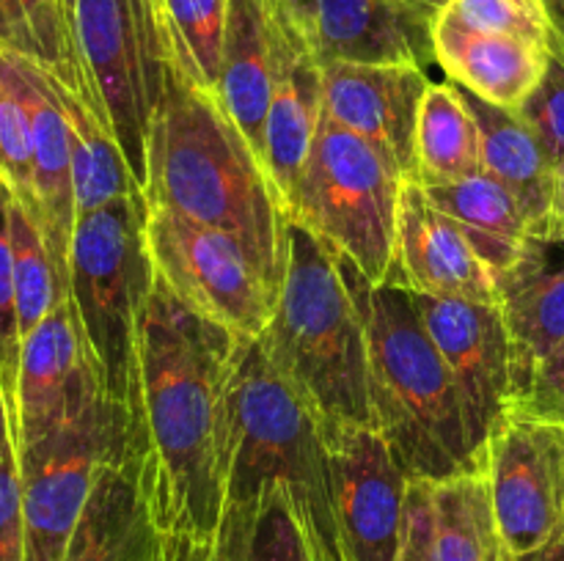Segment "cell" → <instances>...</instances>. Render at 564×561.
Listing matches in <instances>:
<instances>
[{
  "label": "cell",
  "mask_w": 564,
  "mask_h": 561,
  "mask_svg": "<svg viewBox=\"0 0 564 561\" xmlns=\"http://www.w3.org/2000/svg\"><path fill=\"white\" fill-rule=\"evenodd\" d=\"M64 6L94 113L116 138L143 190L149 130L171 69L160 0H64Z\"/></svg>",
  "instance_id": "52a82bcc"
},
{
  "label": "cell",
  "mask_w": 564,
  "mask_h": 561,
  "mask_svg": "<svg viewBox=\"0 0 564 561\" xmlns=\"http://www.w3.org/2000/svg\"><path fill=\"white\" fill-rule=\"evenodd\" d=\"M413 3H419V6H422V9L433 11V14H435V11H438L441 6H444V0H413Z\"/></svg>",
  "instance_id": "ee69618b"
},
{
  "label": "cell",
  "mask_w": 564,
  "mask_h": 561,
  "mask_svg": "<svg viewBox=\"0 0 564 561\" xmlns=\"http://www.w3.org/2000/svg\"><path fill=\"white\" fill-rule=\"evenodd\" d=\"M147 196L80 215L69 248V302L105 396L127 410L141 314L154 286Z\"/></svg>",
  "instance_id": "5b68a950"
},
{
  "label": "cell",
  "mask_w": 564,
  "mask_h": 561,
  "mask_svg": "<svg viewBox=\"0 0 564 561\" xmlns=\"http://www.w3.org/2000/svg\"><path fill=\"white\" fill-rule=\"evenodd\" d=\"M430 487V561H501L499 528L482 465Z\"/></svg>",
  "instance_id": "484cf974"
},
{
  "label": "cell",
  "mask_w": 564,
  "mask_h": 561,
  "mask_svg": "<svg viewBox=\"0 0 564 561\" xmlns=\"http://www.w3.org/2000/svg\"><path fill=\"white\" fill-rule=\"evenodd\" d=\"M430 77L408 64H323V119L383 152L405 179Z\"/></svg>",
  "instance_id": "5bb4252c"
},
{
  "label": "cell",
  "mask_w": 564,
  "mask_h": 561,
  "mask_svg": "<svg viewBox=\"0 0 564 561\" xmlns=\"http://www.w3.org/2000/svg\"><path fill=\"white\" fill-rule=\"evenodd\" d=\"M130 446V413L108 396L17 454L25 561H61L99 471Z\"/></svg>",
  "instance_id": "ba28073f"
},
{
  "label": "cell",
  "mask_w": 564,
  "mask_h": 561,
  "mask_svg": "<svg viewBox=\"0 0 564 561\" xmlns=\"http://www.w3.org/2000/svg\"><path fill=\"white\" fill-rule=\"evenodd\" d=\"M231 0H160L169 64L193 88L215 97Z\"/></svg>",
  "instance_id": "f1b7e54d"
},
{
  "label": "cell",
  "mask_w": 564,
  "mask_h": 561,
  "mask_svg": "<svg viewBox=\"0 0 564 561\" xmlns=\"http://www.w3.org/2000/svg\"><path fill=\"white\" fill-rule=\"evenodd\" d=\"M496 284L512 341L518 399L538 363L564 341V270L554 242L529 240L523 256L496 275Z\"/></svg>",
  "instance_id": "44dd1931"
},
{
  "label": "cell",
  "mask_w": 564,
  "mask_h": 561,
  "mask_svg": "<svg viewBox=\"0 0 564 561\" xmlns=\"http://www.w3.org/2000/svg\"><path fill=\"white\" fill-rule=\"evenodd\" d=\"M372 424L402 471L419 482H444L474 471L463 402L444 355L430 339L405 286H369L364 297Z\"/></svg>",
  "instance_id": "277c9868"
},
{
  "label": "cell",
  "mask_w": 564,
  "mask_h": 561,
  "mask_svg": "<svg viewBox=\"0 0 564 561\" xmlns=\"http://www.w3.org/2000/svg\"><path fill=\"white\" fill-rule=\"evenodd\" d=\"M160 537L130 446L99 471L61 561H154Z\"/></svg>",
  "instance_id": "ffe728a7"
},
{
  "label": "cell",
  "mask_w": 564,
  "mask_h": 561,
  "mask_svg": "<svg viewBox=\"0 0 564 561\" xmlns=\"http://www.w3.org/2000/svg\"><path fill=\"white\" fill-rule=\"evenodd\" d=\"M369 286L356 267L292 220L284 284L257 341L323 424L375 427L364 317Z\"/></svg>",
  "instance_id": "3957f363"
},
{
  "label": "cell",
  "mask_w": 564,
  "mask_h": 561,
  "mask_svg": "<svg viewBox=\"0 0 564 561\" xmlns=\"http://www.w3.org/2000/svg\"><path fill=\"white\" fill-rule=\"evenodd\" d=\"M554 245H556V256H560V264L564 270V234L560 237V240H554Z\"/></svg>",
  "instance_id": "f6af8a7d"
},
{
  "label": "cell",
  "mask_w": 564,
  "mask_h": 561,
  "mask_svg": "<svg viewBox=\"0 0 564 561\" xmlns=\"http://www.w3.org/2000/svg\"><path fill=\"white\" fill-rule=\"evenodd\" d=\"M61 110L69 127L72 182H75L77 218L130 196H143L121 154L119 143L94 116V110L55 77Z\"/></svg>",
  "instance_id": "4316f807"
},
{
  "label": "cell",
  "mask_w": 564,
  "mask_h": 561,
  "mask_svg": "<svg viewBox=\"0 0 564 561\" xmlns=\"http://www.w3.org/2000/svg\"><path fill=\"white\" fill-rule=\"evenodd\" d=\"M411 297L455 377L468 438L479 454L516 399L512 341L501 306L416 292H411Z\"/></svg>",
  "instance_id": "7c38bea8"
},
{
  "label": "cell",
  "mask_w": 564,
  "mask_h": 561,
  "mask_svg": "<svg viewBox=\"0 0 564 561\" xmlns=\"http://www.w3.org/2000/svg\"><path fill=\"white\" fill-rule=\"evenodd\" d=\"M279 66V31L259 0H231L215 99L264 163V124Z\"/></svg>",
  "instance_id": "603a6c76"
},
{
  "label": "cell",
  "mask_w": 564,
  "mask_h": 561,
  "mask_svg": "<svg viewBox=\"0 0 564 561\" xmlns=\"http://www.w3.org/2000/svg\"><path fill=\"white\" fill-rule=\"evenodd\" d=\"M248 341L187 308L154 273L132 361L130 451L160 542L182 561H213Z\"/></svg>",
  "instance_id": "6da1fadb"
},
{
  "label": "cell",
  "mask_w": 564,
  "mask_h": 561,
  "mask_svg": "<svg viewBox=\"0 0 564 561\" xmlns=\"http://www.w3.org/2000/svg\"><path fill=\"white\" fill-rule=\"evenodd\" d=\"M105 396L69 297L22 341L17 374V454Z\"/></svg>",
  "instance_id": "4fadbf2b"
},
{
  "label": "cell",
  "mask_w": 564,
  "mask_h": 561,
  "mask_svg": "<svg viewBox=\"0 0 564 561\" xmlns=\"http://www.w3.org/2000/svg\"><path fill=\"white\" fill-rule=\"evenodd\" d=\"M0 179L11 198L36 218L33 196V130L20 86L14 50L0 44Z\"/></svg>",
  "instance_id": "4dcf8cb0"
},
{
  "label": "cell",
  "mask_w": 564,
  "mask_h": 561,
  "mask_svg": "<svg viewBox=\"0 0 564 561\" xmlns=\"http://www.w3.org/2000/svg\"><path fill=\"white\" fill-rule=\"evenodd\" d=\"M523 121L534 130V135L543 143L545 154H549L551 165L556 168L560 185L564 179V58L551 50L549 72H545L543 82L538 91L527 99L521 108Z\"/></svg>",
  "instance_id": "836d02e7"
},
{
  "label": "cell",
  "mask_w": 564,
  "mask_h": 561,
  "mask_svg": "<svg viewBox=\"0 0 564 561\" xmlns=\"http://www.w3.org/2000/svg\"><path fill=\"white\" fill-rule=\"evenodd\" d=\"M433 11L413 0H317L319 64H435Z\"/></svg>",
  "instance_id": "2e32d148"
},
{
  "label": "cell",
  "mask_w": 564,
  "mask_h": 561,
  "mask_svg": "<svg viewBox=\"0 0 564 561\" xmlns=\"http://www.w3.org/2000/svg\"><path fill=\"white\" fill-rule=\"evenodd\" d=\"M560 190H562V215H564V179H562V185H560Z\"/></svg>",
  "instance_id": "bcb514c9"
},
{
  "label": "cell",
  "mask_w": 564,
  "mask_h": 561,
  "mask_svg": "<svg viewBox=\"0 0 564 561\" xmlns=\"http://www.w3.org/2000/svg\"><path fill=\"white\" fill-rule=\"evenodd\" d=\"M477 457L505 553L543 548L564 520V424L507 413Z\"/></svg>",
  "instance_id": "30bf717a"
},
{
  "label": "cell",
  "mask_w": 564,
  "mask_h": 561,
  "mask_svg": "<svg viewBox=\"0 0 564 561\" xmlns=\"http://www.w3.org/2000/svg\"><path fill=\"white\" fill-rule=\"evenodd\" d=\"M482 170V132L466 94L452 80L430 82L416 124L411 182L441 185Z\"/></svg>",
  "instance_id": "d4e9b609"
},
{
  "label": "cell",
  "mask_w": 564,
  "mask_h": 561,
  "mask_svg": "<svg viewBox=\"0 0 564 561\" xmlns=\"http://www.w3.org/2000/svg\"><path fill=\"white\" fill-rule=\"evenodd\" d=\"M147 240L154 273L187 308L242 339L264 333L279 295L240 242L152 204Z\"/></svg>",
  "instance_id": "9c48e42d"
},
{
  "label": "cell",
  "mask_w": 564,
  "mask_h": 561,
  "mask_svg": "<svg viewBox=\"0 0 564 561\" xmlns=\"http://www.w3.org/2000/svg\"><path fill=\"white\" fill-rule=\"evenodd\" d=\"M20 86L25 94L33 130V196L36 223L61 278H69V248L75 234V182H72L69 127L61 110L55 75L14 50ZM69 289V284H66Z\"/></svg>",
  "instance_id": "e0dca14e"
},
{
  "label": "cell",
  "mask_w": 564,
  "mask_h": 561,
  "mask_svg": "<svg viewBox=\"0 0 564 561\" xmlns=\"http://www.w3.org/2000/svg\"><path fill=\"white\" fill-rule=\"evenodd\" d=\"M501 561H505V559H501Z\"/></svg>",
  "instance_id": "7dc6e473"
},
{
  "label": "cell",
  "mask_w": 564,
  "mask_h": 561,
  "mask_svg": "<svg viewBox=\"0 0 564 561\" xmlns=\"http://www.w3.org/2000/svg\"><path fill=\"white\" fill-rule=\"evenodd\" d=\"M505 561H564V520L562 526L556 528L554 537H551L543 548H538L529 556H521V559H510V556L505 553Z\"/></svg>",
  "instance_id": "f35d334b"
},
{
  "label": "cell",
  "mask_w": 564,
  "mask_h": 561,
  "mask_svg": "<svg viewBox=\"0 0 564 561\" xmlns=\"http://www.w3.org/2000/svg\"><path fill=\"white\" fill-rule=\"evenodd\" d=\"M306 548H308V559L312 561H356L345 539H339V542L334 544H306Z\"/></svg>",
  "instance_id": "60d3db41"
},
{
  "label": "cell",
  "mask_w": 564,
  "mask_h": 561,
  "mask_svg": "<svg viewBox=\"0 0 564 561\" xmlns=\"http://www.w3.org/2000/svg\"><path fill=\"white\" fill-rule=\"evenodd\" d=\"M424 196L449 215L485 264L501 275L527 251L532 229L521 204L490 174L441 185H419Z\"/></svg>",
  "instance_id": "cb8c5ba5"
},
{
  "label": "cell",
  "mask_w": 564,
  "mask_h": 561,
  "mask_svg": "<svg viewBox=\"0 0 564 561\" xmlns=\"http://www.w3.org/2000/svg\"><path fill=\"white\" fill-rule=\"evenodd\" d=\"M14 446V432H11V418L9 410H6L3 394H0V457Z\"/></svg>",
  "instance_id": "b9f144b4"
},
{
  "label": "cell",
  "mask_w": 564,
  "mask_h": 561,
  "mask_svg": "<svg viewBox=\"0 0 564 561\" xmlns=\"http://www.w3.org/2000/svg\"><path fill=\"white\" fill-rule=\"evenodd\" d=\"M463 94L482 132L485 174L494 176L516 196L529 220L532 240H560L564 234L560 176L540 138L518 113L494 108L468 91Z\"/></svg>",
  "instance_id": "d6986e66"
},
{
  "label": "cell",
  "mask_w": 564,
  "mask_h": 561,
  "mask_svg": "<svg viewBox=\"0 0 564 561\" xmlns=\"http://www.w3.org/2000/svg\"><path fill=\"white\" fill-rule=\"evenodd\" d=\"M400 561H430V487L411 479L405 512V539Z\"/></svg>",
  "instance_id": "8d00e7d4"
},
{
  "label": "cell",
  "mask_w": 564,
  "mask_h": 561,
  "mask_svg": "<svg viewBox=\"0 0 564 561\" xmlns=\"http://www.w3.org/2000/svg\"><path fill=\"white\" fill-rule=\"evenodd\" d=\"M0 561H25V517L17 449L0 457Z\"/></svg>",
  "instance_id": "d590c367"
},
{
  "label": "cell",
  "mask_w": 564,
  "mask_h": 561,
  "mask_svg": "<svg viewBox=\"0 0 564 561\" xmlns=\"http://www.w3.org/2000/svg\"><path fill=\"white\" fill-rule=\"evenodd\" d=\"M154 561H182V559L174 553V550H169L165 544H160V553H158V559H154Z\"/></svg>",
  "instance_id": "7bdbcfd3"
},
{
  "label": "cell",
  "mask_w": 564,
  "mask_h": 561,
  "mask_svg": "<svg viewBox=\"0 0 564 561\" xmlns=\"http://www.w3.org/2000/svg\"><path fill=\"white\" fill-rule=\"evenodd\" d=\"M551 22V50L564 58V0H543Z\"/></svg>",
  "instance_id": "ab89813d"
},
{
  "label": "cell",
  "mask_w": 564,
  "mask_h": 561,
  "mask_svg": "<svg viewBox=\"0 0 564 561\" xmlns=\"http://www.w3.org/2000/svg\"><path fill=\"white\" fill-rule=\"evenodd\" d=\"M394 284L416 295L499 302L494 270L479 258L460 226L411 179L402 185Z\"/></svg>",
  "instance_id": "9a60e30c"
},
{
  "label": "cell",
  "mask_w": 564,
  "mask_h": 561,
  "mask_svg": "<svg viewBox=\"0 0 564 561\" xmlns=\"http://www.w3.org/2000/svg\"><path fill=\"white\" fill-rule=\"evenodd\" d=\"M9 234L11 262H14L17 311H20V330L22 341H25V336L42 319H47L55 306H61L69 297V289H66L64 278H61L53 256H50L36 218L14 198H11L9 212Z\"/></svg>",
  "instance_id": "f546056e"
},
{
  "label": "cell",
  "mask_w": 564,
  "mask_h": 561,
  "mask_svg": "<svg viewBox=\"0 0 564 561\" xmlns=\"http://www.w3.org/2000/svg\"><path fill=\"white\" fill-rule=\"evenodd\" d=\"M435 64L455 86L507 113H521L549 72L551 47L433 20Z\"/></svg>",
  "instance_id": "ac0fdd59"
},
{
  "label": "cell",
  "mask_w": 564,
  "mask_h": 561,
  "mask_svg": "<svg viewBox=\"0 0 564 561\" xmlns=\"http://www.w3.org/2000/svg\"><path fill=\"white\" fill-rule=\"evenodd\" d=\"M11 193L0 179V394L11 418V432L17 443V374H20L22 330L20 311H17L14 262H11V234H9ZM17 449V446H14Z\"/></svg>",
  "instance_id": "d6a6232c"
},
{
  "label": "cell",
  "mask_w": 564,
  "mask_h": 561,
  "mask_svg": "<svg viewBox=\"0 0 564 561\" xmlns=\"http://www.w3.org/2000/svg\"><path fill=\"white\" fill-rule=\"evenodd\" d=\"M284 36L297 38L317 55V0H259Z\"/></svg>",
  "instance_id": "74e56055"
},
{
  "label": "cell",
  "mask_w": 564,
  "mask_h": 561,
  "mask_svg": "<svg viewBox=\"0 0 564 561\" xmlns=\"http://www.w3.org/2000/svg\"><path fill=\"white\" fill-rule=\"evenodd\" d=\"M402 170L383 152L323 119L290 201V220L372 286L394 284Z\"/></svg>",
  "instance_id": "8992f818"
},
{
  "label": "cell",
  "mask_w": 564,
  "mask_h": 561,
  "mask_svg": "<svg viewBox=\"0 0 564 561\" xmlns=\"http://www.w3.org/2000/svg\"><path fill=\"white\" fill-rule=\"evenodd\" d=\"M336 517L356 561H400L411 476L375 427L323 424Z\"/></svg>",
  "instance_id": "8fae6325"
},
{
  "label": "cell",
  "mask_w": 564,
  "mask_h": 561,
  "mask_svg": "<svg viewBox=\"0 0 564 561\" xmlns=\"http://www.w3.org/2000/svg\"><path fill=\"white\" fill-rule=\"evenodd\" d=\"M279 31V28H275ZM323 124V64L312 47L279 31V66L264 124V168L290 215L301 170Z\"/></svg>",
  "instance_id": "7402d4cb"
},
{
  "label": "cell",
  "mask_w": 564,
  "mask_h": 561,
  "mask_svg": "<svg viewBox=\"0 0 564 561\" xmlns=\"http://www.w3.org/2000/svg\"><path fill=\"white\" fill-rule=\"evenodd\" d=\"M435 20L477 33H501L551 47V22L543 0H444Z\"/></svg>",
  "instance_id": "1f68e13d"
},
{
  "label": "cell",
  "mask_w": 564,
  "mask_h": 561,
  "mask_svg": "<svg viewBox=\"0 0 564 561\" xmlns=\"http://www.w3.org/2000/svg\"><path fill=\"white\" fill-rule=\"evenodd\" d=\"M213 561H312L286 487L270 484L257 504L226 512Z\"/></svg>",
  "instance_id": "83f0119b"
},
{
  "label": "cell",
  "mask_w": 564,
  "mask_h": 561,
  "mask_svg": "<svg viewBox=\"0 0 564 561\" xmlns=\"http://www.w3.org/2000/svg\"><path fill=\"white\" fill-rule=\"evenodd\" d=\"M510 413L564 424V341L538 363L527 388L512 402Z\"/></svg>",
  "instance_id": "e575fe53"
},
{
  "label": "cell",
  "mask_w": 564,
  "mask_h": 561,
  "mask_svg": "<svg viewBox=\"0 0 564 561\" xmlns=\"http://www.w3.org/2000/svg\"><path fill=\"white\" fill-rule=\"evenodd\" d=\"M143 196L240 242L279 295L292 223L279 187L218 99L174 69L149 130Z\"/></svg>",
  "instance_id": "7a4b0ae2"
}]
</instances>
